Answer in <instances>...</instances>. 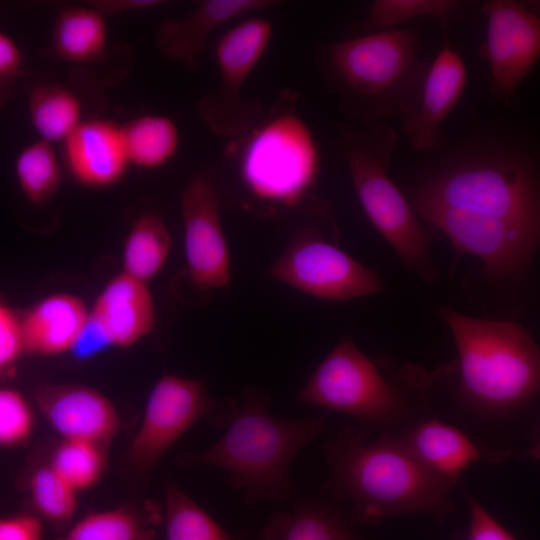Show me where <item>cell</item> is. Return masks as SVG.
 I'll return each instance as SVG.
<instances>
[{"mask_svg": "<svg viewBox=\"0 0 540 540\" xmlns=\"http://www.w3.org/2000/svg\"><path fill=\"white\" fill-rule=\"evenodd\" d=\"M237 405L233 399H214L200 380L163 375L149 394L141 424L128 449V468L138 476L149 474L197 421L207 418L213 427L223 430Z\"/></svg>", "mask_w": 540, "mask_h": 540, "instance_id": "9c48e42d", "label": "cell"}, {"mask_svg": "<svg viewBox=\"0 0 540 540\" xmlns=\"http://www.w3.org/2000/svg\"><path fill=\"white\" fill-rule=\"evenodd\" d=\"M272 31L268 19L249 16L218 39L214 51L218 87L198 103L200 117L214 133L235 137L252 127L256 108L241 93L267 49Z\"/></svg>", "mask_w": 540, "mask_h": 540, "instance_id": "30bf717a", "label": "cell"}, {"mask_svg": "<svg viewBox=\"0 0 540 540\" xmlns=\"http://www.w3.org/2000/svg\"><path fill=\"white\" fill-rule=\"evenodd\" d=\"M13 80L0 79V108L4 107L14 96Z\"/></svg>", "mask_w": 540, "mask_h": 540, "instance_id": "f35d334b", "label": "cell"}, {"mask_svg": "<svg viewBox=\"0 0 540 540\" xmlns=\"http://www.w3.org/2000/svg\"><path fill=\"white\" fill-rule=\"evenodd\" d=\"M465 6L455 0H377L371 5L368 16L355 31L359 34L390 30L423 16H432L443 23Z\"/></svg>", "mask_w": 540, "mask_h": 540, "instance_id": "f546056e", "label": "cell"}, {"mask_svg": "<svg viewBox=\"0 0 540 540\" xmlns=\"http://www.w3.org/2000/svg\"><path fill=\"white\" fill-rule=\"evenodd\" d=\"M110 345L102 329L90 318L72 351L80 359H87L107 349Z\"/></svg>", "mask_w": 540, "mask_h": 540, "instance_id": "8d00e7d4", "label": "cell"}, {"mask_svg": "<svg viewBox=\"0 0 540 540\" xmlns=\"http://www.w3.org/2000/svg\"><path fill=\"white\" fill-rule=\"evenodd\" d=\"M411 206L458 252L479 257L488 277L519 275L536 253L539 179L519 152L493 149L456 159L418 186Z\"/></svg>", "mask_w": 540, "mask_h": 540, "instance_id": "6da1fadb", "label": "cell"}, {"mask_svg": "<svg viewBox=\"0 0 540 540\" xmlns=\"http://www.w3.org/2000/svg\"><path fill=\"white\" fill-rule=\"evenodd\" d=\"M34 429V413L26 398L10 387H0V448L24 444Z\"/></svg>", "mask_w": 540, "mask_h": 540, "instance_id": "1f68e13d", "label": "cell"}, {"mask_svg": "<svg viewBox=\"0 0 540 540\" xmlns=\"http://www.w3.org/2000/svg\"><path fill=\"white\" fill-rule=\"evenodd\" d=\"M459 356L460 395L474 411L511 415L539 393L540 351L521 325L441 308Z\"/></svg>", "mask_w": 540, "mask_h": 540, "instance_id": "277c9868", "label": "cell"}, {"mask_svg": "<svg viewBox=\"0 0 540 540\" xmlns=\"http://www.w3.org/2000/svg\"><path fill=\"white\" fill-rule=\"evenodd\" d=\"M305 294L327 300H349L383 290L378 275L321 237L295 239L266 273Z\"/></svg>", "mask_w": 540, "mask_h": 540, "instance_id": "8fae6325", "label": "cell"}, {"mask_svg": "<svg viewBox=\"0 0 540 540\" xmlns=\"http://www.w3.org/2000/svg\"><path fill=\"white\" fill-rule=\"evenodd\" d=\"M171 244L170 232L160 216L154 213L141 215L125 240L124 273L146 283L163 268Z\"/></svg>", "mask_w": 540, "mask_h": 540, "instance_id": "484cf974", "label": "cell"}, {"mask_svg": "<svg viewBox=\"0 0 540 540\" xmlns=\"http://www.w3.org/2000/svg\"><path fill=\"white\" fill-rule=\"evenodd\" d=\"M394 434L426 468L454 485L472 464L535 458L539 449L487 448L457 427L437 419L410 422L402 432Z\"/></svg>", "mask_w": 540, "mask_h": 540, "instance_id": "5bb4252c", "label": "cell"}, {"mask_svg": "<svg viewBox=\"0 0 540 540\" xmlns=\"http://www.w3.org/2000/svg\"><path fill=\"white\" fill-rule=\"evenodd\" d=\"M35 400L63 440L88 441L104 447L120 427L110 400L84 385H44L36 391Z\"/></svg>", "mask_w": 540, "mask_h": 540, "instance_id": "2e32d148", "label": "cell"}, {"mask_svg": "<svg viewBox=\"0 0 540 540\" xmlns=\"http://www.w3.org/2000/svg\"><path fill=\"white\" fill-rule=\"evenodd\" d=\"M0 540H43L41 519L27 513L0 517Z\"/></svg>", "mask_w": 540, "mask_h": 540, "instance_id": "e575fe53", "label": "cell"}, {"mask_svg": "<svg viewBox=\"0 0 540 540\" xmlns=\"http://www.w3.org/2000/svg\"><path fill=\"white\" fill-rule=\"evenodd\" d=\"M108 46L106 17L94 7L62 6L55 16L51 48L56 57L72 64L99 61Z\"/></svg>", "mask_w": 540, "mask_h": 540, "instance_id": "7402d4cb", "label": "cell"}, {"mask_svg": "<svg viewBox=\"0 0 540 540\" xmlns=\"http://www.w3.org/2000/svg\"><path fill=\"white\" fill-rule=\"evenodd\" d=\"M14 171L23 195L36 206L49 203L63 179L62 161L53 144L40 139L19 151Z\"/></svg>", "mask_w": 540, "mask_h": 540, "instance_id": "4316f807", "label": "cell"}, {"mask_svg": "<svg viewBox=\"0 0 540 540\" xmlns=\"http://www.w3.org/2000/svg\"><path fill=\"white\" fill-rule=\"evenodd\" d=\"M242 404L223 429L224 434L206 450H184L179 462L186 467L210 465L225 470L231 488L244 492V502L259 498L276 503L292 501L296 488L288 475L295 456L312 440L329 431L328 415L287 420L268 412L265 391L245 386Z\"/></svg>", "mask_w": 540, "mask_h": 540, "instance_id": "3957f363", "label": "cell"}, {"mask_svg": "<svg viewBox=\"0 0 540 540\" xmlns=\"http://www.w3.org/2000/svg\"><path fill=\"white\" fill-rule=\"evenodd\" d=\"M468 508L465 540H517L470 492H464Z\"/></svg>", "mask_w": 540, "mask_h": 540, "instance_id": "d6a6232c", "label": "cell"}, {"mask_svg": "<svg viewBox=\"0 0 540 540\" xmlns=\"http://www.w3.org/2000/svg\"><path fill=\"white\" fill-rule=\"evenodd\" d=\"M238 171L254 199L279 207L298 205L320 171V152L310 127L290 110L268 117L246 136Z\"/></svg>", "mask_w": 540, "mask_h": 540, "instance_id": "52a82bcc", "label": "cell"}, {"mask_svg": "<svg viewBox=\"0 0 540 540\" xmlns=\"http://www.w3.org/2000/svg\"><path fill=\"white\" fill-rule=\"evenodd\" d=\"M180 204L192 284L201 291L227 287L231 278L230 253L214 183L206 176L192 178L182 189Z\"/></svg>", "mask_w": 540, "mask_h": 540, "instance_id": "4fadbf2b", "label": "cell"}, {"mask_svg": "<svg viewBox=\"0 0 540 540\" xmlns=\"http://www.w3.org/2000/svg\"><path fill=\"white\" fill-rule=\"evenodd\" d=\"M329 71L366 125L412 108L428 63L414 30L398 27L362 34L327 47Z\"/></svg>", "mask_w": 540, "mask_h": 540, "instance_id": "5b68a950", "label": "cell"}, {"mask_svg": "<svg viewBox=\"0 0 540 540\" xmlns=\"http://www.w3.org/2000/svg\"><path fill=\"white\" fill-rule=\"evenodd\" d=\"M90 318L102 329L110 345L129 347L154 327L151 292L145 282L123 272L103 289Z\"/></svg>", "mask_w": 540, "mask_h": 540, "instance_id": "d6986e66", "label": "cell"}, {"mask_svg": "<svg viewBox=\"0 0 540 540\" xmlns=\"http://www.w3.org/2000/svg\"><path fill=\"white\" fill-rule=\"evenodd\" d=\"M164 2L160 0H94L90 5L106 18L124 13L148 10Z\"/></svg>", "mask_w": 540, "mask_h": 540, "instance_id": "74e56055", "label": "cell"}, {"mask_svg": "<svg viewBox=\"0 0 540 540\" xmlns=\"http://www.w3.org/2000/svg\"><path fill=\"white\" fill-rule=\"evenodd\" d=\"M23 351L20 319L0 301V377L12 369Z\"/></svg>", "mask_w": 540, "mask_h": 540, "instance_id": "836d02e7", "label": "cell"}, {"mask_svg": "<svg viewBox=\"0 0 540 540\" xmlns=\"http://www.w3.org/2000/svg\"><path fill=\"white\" fill-rule=\"evenodd\" d=\"M161 519L159 508L152 503L91 512L57 540H153Z\"/></svg>", "mask_w": 540, "mask_h": 540, "instance_id": "603a6c76", "label": "cell"}, {"mask_svg": "<svg viewBox=\"0 0 540 540\" xmlns=\"http://www.w3.org/2000/svg\"><path fill=\"white\" fill-rule=\"evenodd\" d=\"M277 5L271 0H206L181 18L165 19L156 31V46L168 60L197 68L211 35L225 24Z\"/></svg>", "mask_w": 540, "mask_h": 540, "instance_id": "ac0fdd59", "label": "cell"}, {"mask_svg": "<svg viewBox=\"0 0 540 540\" xmlns=\"http://www.w3.org/2000/svg\"><path fill=\"white\" fill-rule=\"evenodd\" d=\"M349 515L334 503L302 498L286 511L273 513L262 540H364Z\"/></svg>", "mask_w": 540, "mask_h": 540, "instance_id": "44dd1931", "label": "cell"}, {"mask_svg": "<svg viewBox=\"0 0 540 540\" xmlns=\"http://www.w3.org/2000/svg\"><path fill=\"white\" fill-rule=\"evenodd\" d=\"M165 530L167 540H236L173 482L166 486Z\"/></svg>", "mask_w": 540, "mask_h": 540, "instance_id": "f1b7e54d", "label": "cell"}, {"mask_svg": "<svg viewBox=\"0 0 540 540\" xmlns=\"http://www.w3.org/2000/svg\"><path fill=\"white\" fill-rule=\"evenodd\" d=\"M324 449L329 476L323 491L349 505L354 524L412 514L444 522L453 512L455 485L426 468L392 432L371 439L368 428L345 426Z\"/></svg>", "mask_w": 540, "mask_h": 540, "instance_id": "7a4b0ae2", "label": "cell"}, {"mask_svg": "<svg viewBox=\"0 0 540 540\" xmlns=\"http://www.w3.org/2000/svg\"><path fill=\"white\" fill-rule=\"evenodd\" d=\"M89 316L85 304L74 295L46 297L20 319L24 351L56 355L72 350Z\"/></svg>", "mask_w": 540, "mask_h": 540, "instance_id": "ffe728a7", "label": "cell"}, {"mask_svg": "<svg viewBox=\"0 0 540 540\" xmlns=\"http://www.w3.org/2000/svg\"><path fill=\"white\" fill-rule=\"evenodd\" d=\"M296 399L391 432L408 423V398L379 372L350 337L342 338L313 371Z\"/></svg>", "mask_w": 540, "mask_h": 540, "instance_id": "ba28073f", "label": "cell"}, {"mask_svg": "<svg viewBox=\"0 0 540 540\" xmlns=\"http://www.w3.org/2000/svg\"><path fill=\"white\" fill-rule=\"evenodd\" d=\"M446 27V23H442V46L428 63L412 108L403 116V132L416 150H432L443 144L440 127L466 87V66L452 48Z\"/></svg>", "mask_w": 540, "mask_h": 540, "instance_id": "9a60e30c", "label": "cell"}, {"mask_svg": "<svg viewBox=\"0 0 540 540\" xmlns=\"http://www.w3.org/2000/svg\"><path fill=\"white\" fill-rule=\"evenodd\" d=\"M27 488L36 516L61 531L71 525L77 509L78 491L49 463L34 469Z\"/></svg>", "mask_w": 540, "mask_h": 540, "instance_id": "83f0119b", "label": "cell"}, {"mask_svg": "<svg viewBox=\"0 0 540 540\" xmlns=\"http://www.w3.org/2000/svg\"><path fill=\"white\" fill-rule=\"evenodd\" d=\"M487 20L480 49L490 68L491 92L509 103L540 56V18L529 5L490 0L482 6Z\"/></svg>", "mask_w": 540, "mask_h": 540, "instance_id": "7c38bea8", "label": "cell"}, {"mask_svg": "<svg viewBox=\"0 0 540 540\" xmlns=\"http://www.w3.org/2000/svg\"><path fill=\"white\" fill-rule=\"evenodd\" d=\"M30 122L40 140L63 141L84 120L81 99L69 87L44 82L34 86L27 99Z\"/></svg>", "mask_w": 540, "mask_h": 540, "instance_id": "cb8c5ba5", "label": "cell"}, {"mask_svg": "<svg viewBox=\"0 0 540 540\" xmlns=\"http://www.w3.org/2000/svg\"><path fill=\"white\" fill-rule=\"evenodd\" d=\"M24 57L17 42L0 30V79L13 80L23 70Z\"/></svg>", "mask_w": 540, "mask_h": 540, "instance_id": "d590c367", "label": "cell"}, {"mask_svg": "<svg viewBox=\"0 0 540 540\" xmlns=\"http://www.w3.org/2000/svg\"><path fill=\"white\" fill-rule=\"evenodd\" d=\"M122 131L130 165L140 169L163 167L179 149V129L166 115L137 116L122 124Z\"/></svg>", "mask_w": 540, "mask_h": 540, "instance_id": "d4e9b609", "label": "cell"}, {"mask_svg": "<svg viewBox=\"0 0 540 540\" xmlns=\"http://www.w3.org/2000/svg\"><path fill=\"white\" fill-rule=\"evenodd\" d=\"M347 140L345 158L367 217L408 267L433 281L437 271L429 256L428 233L388 175L398 140L395 131L381 121Z\"/></svg>", "mask_w": 540, "mask_h": 540, "instance_id": "8992f818", "label": "cell"}, {"mask_svg": "<svg viewBox=\"0 0 540 540\" xmlns=\"http://www.w3.org/2000/svg\"><path fill=\"white\" fill-rule=\"evenodd\" d=\"M62 163L80 185L105 189L130 168L122 125L102 117L84 119L62 143Z\"/></svg>", "mask_w": 540, "mask_h": 540, "instance_id": "e0dca14e", "label": "cell"}, {"mask_svg": "<svg viewBox=\"0 0 540 540\" xmlns=\"http://www.w3.org/2000/svg\"><path fill=\"white\" fill-rule=\"evenodd\" d=\"M78 492L101 479L106 459L103 446L82 440H62L49 463Z\"/></svg>", "mask_w": 540, "mask_h": 540, "instance_id": "4dcf8cb0", "label": "cell"}]
</instances>
